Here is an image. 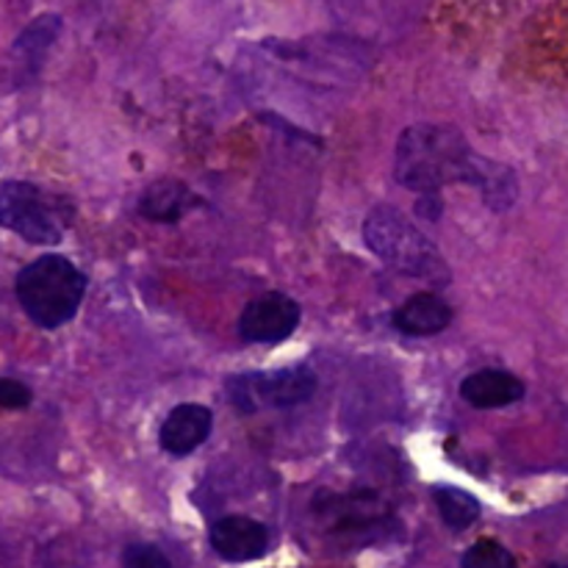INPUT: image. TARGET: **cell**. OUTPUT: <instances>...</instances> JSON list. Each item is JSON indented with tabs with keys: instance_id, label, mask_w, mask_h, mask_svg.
I'll return each mask as SVG.
<instances>
[{
	"instance_id": "obj_8",
	"label": "cell",
	"mask_w": 568,
	"mask_h": 568,
	"mask_svg": "<svg viewBox=\"0 0 568 568\" xmlns=\"http://www.w3.org/2000/svg\"><path fill=\"white\" fill-rule=\"evenodd\" d=\"M211 425H214V416H211V410L205 408V405H178V408H172L170 414H166L159 433V442L161 447H164V453L183 458V455L203 447L205 438L211 436Z\"/></svg>"
},
{
	"instance_id": "obj_1",
	"label": "cell",
	"mask_w": 568,
	"mask_h": 568,
	"mask_svg": "<svg viewBox=\"0 0 568 568\" xmlns=\"http://www.w3.org/2000/svg\"><path fill=\"white\" fill-rule=\"evenodd\" d=\"M394 175L405 189L436 194L447 183H471L494 211L516 203V175L508 166L480 159L464 133L449 125H410L397 142Z\"/></svg>"
},
{
	"instance_id": "obj_10",
	"label": "cell",
	"mask_w": 568,
	"mask_h": 568,
	"mask_svg": "<svg viewBox=\"0 0 568 568\" xmlns=\"http://www.w3.org/2000/svg\"><path fill=\"white\" fill-rule=\"evenodd\" d=\"M394 327L405 336H436L453 325V308L436 294H414L392 316Z\"/></svg>"
},
{
	"instance_id": "obj_12",
	"label": "cell",
	"mask_w": 568,
	"mask_h": 568,
	"mask_svg": "<svg viewBox=\"0 0 568 568\" xmlns=\"http://www.w3.org/2000/svg\"><path fill=\"white\" fill-rule=\"evenodd\" d=\"M197 205V194L181 181H155L139 200V214L148 216L150 222H178Z\"/></svg>"
},
{
	"instance_id": "obj_18",
	"label": "cell",
	"mask_w": 568,
	"mask_h": 568,
	"mask_svg": "<svg viewBox=\"0 0 568 568\" xmlns=\"http://www.w3.org/2000/svg\"><path fill=\"white\" fill-rule=\"evenodd\" d=\"M538 568H568V566H564V564H544V566H538Z\"/></svg>"
},
{
	"instance_id": "obj_5",
	"label": "cell",
	"mask_w": 568,
	"mask_h": 568,
	"mask_svg": "<svg viewBox=\"0 0 568 568\" xmlns=\"http://www.w3.org/2000/svg\"><path fill=\"white\" fill-rule=\"evenodd\" d=\"M0 222L31 244L61 242V227L42 203V194L22 181H6L0 192Z\"/></svg>"
},
{
	"instance_id": "obj_14",
	"label": "cell",
	"mask_w": 568,
	"mask_h": 568,
	"mask_svg": "<svg viewBox=\"0 0 568 568\" xmlns=\"http://www.w3.org/2000/svg\"><path fill=\"white\" fill-rule=\"evenodd\" d=\"M460 568H516V558L510 555V549L503 547L499 541L483 538V541L471 544V547L466 549Z\"/></svg>"
},
{
	"instance_id": "obj_9",
	"label": "cell",
	"mask_w": 568,
	"mask_h": 568,
	"mask_svg": "<svg viewBox=\"0 0 568 568\" xmlns=\"http://www.w3.org/2000/svg\"><path fill=\"white\" fill-rule=\"evenodd\" d=\"M525 383L503 369L475 372V375H469L460 383V397H464L471 408L480 410L505 408V405L521 403V399H525Z\"/></svg>"
},
{
	"instance_id": "obj_3",
	"label": "cell",
	"mask_w": 568,
	"mask_h": 568,
	"mask_svg": "<svg viewBox=\"0 0 568 568\" xmlns=\"http://www.w3.org/2000/svg\"><path fill=\"white\" fill-rule=\"evenodd\" d=\"M364 239L377 258L405 275L425 277V281H442L447 275L438 250L427 242L414 222L405 220L392 205H377L369 211L364 222Z\"/></svg>"
},
{
	"instance_id": "obj_16",
	"label": "cell",
	"mask_w": 568,
	"mask_h": 568,
	"mask_svg": "<svg viewBox=\"0 0 568 568\" xmlns=\"http://www.w3.org/2000/svg\"><path fill=\"white\" fill-rule=\"evenodd\" d=\"M0 403H3L6 410L26 408V405H31V388L22 381H14V377H3V383H0Z\"/></svg>"
},
{
	"instance_id": "obj_6",
	"label": "cell",
	"mask_w": 568,
	"mask_h": 568,
	"mask_svg": "<svg viewBox=\"0 0 568 568\" xmlns=\"http://www.w3.org/2000/svg\"><path fill=\"white\" fill-rule=\"evenodd\" d=\"M300 305L281 292H270L253 300L242 311L239 333L247 344H275L292 336L300 325Z\"/></svg>"
},
{
	"instance_id": "obj_2",
	"label": "cell",
	"mask_w": 568,
	"mask_h": 568,
	"mask_svg": "<svg viewBox=\"0 0 568 568\" xmlns=\"http://www.w3.org/2000/svg\"><path fill=\"white\" fill-rule=\"evenodd\" d=\"M87 275L64 255H42L17 275V300L33 325L44 331L67 325L87 294Z\"/></svg>"
},
{
	"instance_id": "obj_15",
	"label": "cell",
	"mask_w": 568,
	"mask_h": 568,
	"mask_svg": "<svg viewBox=\"0 0 568 568\" xmlns=\"http://www.w3.org/2000/svg\"><path fill=\"white\" fill-rule=\"evenodd\" d=\"M122 564H125V568H172L166 555L159 547H153V544H133V547H128L125 555H122Z\"/></svg>"
},
{
	"instance_id": "obj_17",
	"label": "cell",
	"mask_w": 568,
	"mask_h": 568,
	"mask_svg": "<svg viewBox=\"0 0 568 568\" xmlns=\"http://www.w3.org/2000/svg\"><path fill=\"white\" fill-rule=\"evenodd\" d=\"M416 214H419L422 220L436 222L438 216H442V200H438V194H422V200L416 203Z\"/></svg>"
},
{
	"instance_id": "obj_11",
	"label": "cell",
	"mask_w": 568,
	"mask_h": 568,
	"mask_svg": "<svg viewBox=\"0 0 568 568\" xmlns=\"http://www.w3.org/2000/svg\"><path fill=\"white\" fill-rule=\"evenodd\" d=\"M61 33V17L59 14H42L31 22V26L22 28V33L14 42V61L17 70L22 78L39 75L44 64V55L53 48L55 37Z\"/></svg>"
},
{
	"instance_id": "obj_13",
	"label": "cell",
	"mask_w": 568,
	"mask_h": 568,
	"mask_svg": "<svg viewBox=\"0 0 568 568\" xmlns=\"http://www.w3.org/2000/svg\"><path fill=\"white\" fill-rule=\"evenodd\" d=\"M433 497H436L444 525H449L453 530H466V527H471L480 519V503L471 494L460 491V488L438 486Z\"/></svg>"
},
{
	"instance_id": "obj_7",
	"label": "cell",
	"mask_w": 568,
	"mask_h": 568,
	"mask_svg": "<svg viewBox=\"0 0 568 568\" xmlns=\"http://www.w3.org/2000/svg\"><path fill=\"white\" fill-rule=\"evenodd\" d=\"M270 527L250 516H225L211 527V547L227 564H250L270 552Z\"/></svg>"
},
{
	"instance_id": "obj_4",
	"label": "cell",
	"mask_w": 568,
	"mask_h": 568,
	"mask_svg": "<svg viewBox=\"0 0 568 568\" xmlns=\"http://www.w3.org/2000/svg\"><path fill=\"white\" fill-rule=\"evenodd\" d=\"M316 392V375L308 366H288L277 372H247L227 381V397L239 410L292 408L308 403Z\"/></svg>"
}]
</instances>
